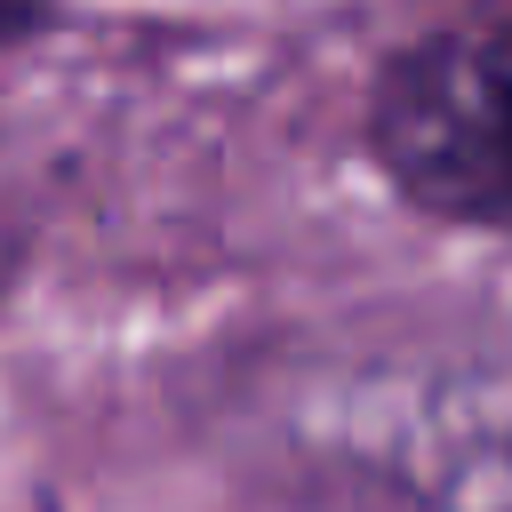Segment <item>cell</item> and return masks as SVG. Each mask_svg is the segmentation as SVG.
<instances>
[{"label":"cell","instance_id":"6da1fadb","mask_svg":"<svg viewBox=\"0 0 512 512\" xmlns=\"http://www.w3.org/2000/svg\"><path fill=\"white\" fill-rule=\"evenodd\" d=\"M376 152L432 216L512 232V32L408 48L376 88Z\"/></svg>","mask_w":512,"mask_h":512},{"label":"cell","instance_id":"7a4b0ae2","mask_svg":"<svg viewBox=\"0 0 512 512\" xmlns=\"http://www.w3.org/2000/svg\"><path fill=\"white\" fill-rule=\"evenodd\" d=\"M440 496L456 512H512V416H488L456 448H440Z\"/></svg>","mask_w":512,"mask_h":512},{"label":"cell","instance_id":"3957f363","mask_svg":"<svg viewBox=\"0 0 512 512\" xmlns=\"http://www.w3.org/2000/svg\"><path fill=\"white\" fill-rule=\"evenodd\" d=\"M32 8H48V0H0V24H24Z\"/></svg>","mask_w":512,"mask_h":512}]
</instances>
